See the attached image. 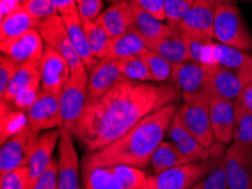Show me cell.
<instances>
[{
    "label": "cell",
    "instance_id": "obj_1",
    "mask_svg": "<svg viewBox=\"0 0 252 189\" xmlns=\"http://www.w3.org/2000/svg\"><path fill=\"white\" fill-rule=\"evenodd\" d=\"M181 91L172 83L125 79L87 103L76 126L74 137L86 153L112 144L148 114L167 106H177Z\"/></svg>",
    "mask_w": 252,
    "mask_h": 189
},
{
    "label": "cell",
    "instance_id": "obj_2",
    "mask_svg": "<svg viewBox=\"0 0 252 189\" xmlns=\"http://www.w3.org/2000/svg\"><path fill=\"white\" fill-rule=\"evenodd\" d=\"M177 110V106H167L148 114L112 144L96 152L85 153L82 167L110 168L130 165L139 169L146 168L151 163L153 154L166 136Z\"/></svg>",
    "mask_w": 252,
    "mask_h": 189
},
{
    "label": "cell",
    "instance_id": "obj_3",
    "mask_svg": "<svg viewBox=\"0 0 252 189\" xmlns=\"http://www.w3.org/2000/svg\"><path fill=\"white\" fill-rule=\"evenodd\" d=\"M214 38L220 44L249 50L252 37L239 7L232 0H223L216 9L214 22Z\"/></svg>",
    "mask_w": 252,
    "mask_h": 189
},
{
    "label": "cell",
    "instance_id": "obj_4",
    "mask_svg": "<svg viewBox=\"0 0 252 189\" xmlns=\"http://www.w3.org/2000/svg\"><path fill=\"white\" fill-rule=\"evenodd\" d=\"M170 83L181 91L185 103H207L211 99L208 73L205 65L189 61L173 65Z\"/></svg>",
    "mask_w": 252,
    "mask_h": 189
},
{
    "label": "cell",
    "instance_id": "obj_5",
    "mask_svg": "<svg viewBox=\"0 0 252 189\" xmlns=\"http://www.w3.org/2000/svg\"><path fill=\"white\" fill-rule=\"evenodd\" d=\"M89 73L70 75L59 95L61 123L59 128L66 129L74 137L76 126L86 106Z\"/></svg>",
    "mask_w": 252,
    "mask_h": 189
},
{
    "label": "cell",
    "instance_id": "obj_6",
    "mask_svg": "<svg viewBox=\"0 0 252 189\" xmlns=\"http://www.w3.org/2000/svg\"><path fill=\"white\" fill-rule=\"evenodd\" d=\"M40 133L28 122L21 132L3 143L0 151V175L28 167L39 141Z\"/></svg>",
    "mask_w": 252,
    "mask_h": 189
},
{
    "label": "cell",
    "instance_id": "obj_7",
    "mask_svg": "<svg viewBox=\"0 0 252 189\" xmlns=\"http://www.w3.org/2000/svg\"><path fill=\"white\" fill-rule=\"evenodd\" d=\"M37 30H39L45 43L51 45L67 60V63L70 66L71 75L89 73L83 63L82 58L79 57L78 52L76 51L75 47L71 43L61 15L57 14L55 16L42 21Z\"/></svg>",
    "mask_w": 252,
    "mask_h": 189
},
{
    "label": "cell",
    "instance_id": "obj_8",
    "mask_svg": "<svg viewBox=\"0 0 252 189\" xmlns=\"http://www.w3.org/2000/svg\"><path fill=\"white\" fill-rule=\"evenodd\" d=\"M211 156L198 163H188L147 177L140 189H192L208 171Z\"/></svg>",
    "mask_w": 252,
    "mask_h": 189
},
{
    "label": "cell",
    "instance_id": "obj_9",
    "mask_svg": "<svg viewBox=\"0 0 252 189\" xmlns=\"http://www.w3.org/2000/svg\"><path fill=\"white\" fill-rule=\"evenodd\" d=\"M223 0H196L177 28L190 37L214 41V22L217 7Z\"/></svg>",
    "mask_w": 252,
    "mask_h": 189
},
{
    "label": "cell",
    "instance_id": "obj_10",
    "mask_svg": "<svg viewBox=\"0 0 252 189\" xmlns=\"http://www.w3.org/2000/svg\"><path fill=\"white\" fill-rule=\"evenodd\" d=\"M228 189H252V145L233 141L226 149Z\"/></svg>",
    "mask_w": 252,
    "mask_h": 189
},
{
    "label": "cell",
    "instance_id": "obj_11",
    "mask_svg": "<svg viewBox=\"0 0 252 189\" xmlns=\"http://www.w3.org/2000/svg\"><path fill=\"white\" fill-rule=\"evenodd\" d=\"M208 73L211 96L234 101L242 94L252 77L227 69L220 65H205Z\"/></svg>",
    "mask_w": 252,
    "mask_h": 189
},
{
    "label": "cell",
    "instance_id": "obj_12",
    "mask_svg": "<svg viewBox=\"0 0 252 189\" xmlns=\"http://www.w3.org/2000/svg\"><path fill=\"white\" fill-rule=\"evenodd\" d=\"M177 114L186 128L204 148H212L216 141L213 132L211 113H209V102L183 103L178 108Z\"/></svg>",
    "mask_w": 252,
    "mask_h": 189
},
{
    "label": "cell",
    "instance_id": "obj_13",
    "mask_svg": "<svg viewBox=\"0 0 252 189\" xmlns=\"http://www.w3.org/2000/svg\"><path fill=\"white\" fill-rule=\"evenodd\" d=\"M40 74L42 90L60 94L69 79L71 71L67 60L51 45L45 43L40 59Z\"/></svg>",
    "mask_w": 252,
    "mask_h": 189
},
{
    "label": "cell",
    "instance_id": "obj_14",
    "mask_svg": "<svg viewBox=\"0 0 252 189\" xmlns=\"http://www.w3.org/2000/svg\"><path fill=\"white\" fill-rule=\"evenodd\" d=\"M60 129L58 157V189H82L79 184V159L66 129Z\"/></svg>",
    "mask_w": 252,
    "mask_h": 189
},
{
    "label": "cell",
    "instance_id": "obj_15",
    "mask_svg": "<svg viewBox=\"0 0 252 189\" xmlns=\"http://www.w3.org/2000/svg\"><path fill=\"white\" fill-rule=\"evenodd\" d=\"M59 95L41 90L39 96L26 111L28 122L39 132L55 129L60 127V103Z\"/></svg>",
    "mask_w": 252,
    "mask_h": 189
},
{
    "label": "cell",
    "instance_id": "obj_16",
    "mask_svg": "<svg viewBox=\"0 0 252 189\" xmlns=\"http://www.w3.org/2000/svg\"><path fill=\"white\" fill-rule=\"evenodd\" d=\"M43 42L39 30L33 29L21 36L1 41L0 49L3 55L11 57L21 64L29 60L40 61L45 45Z\"/></svg>",
    "mask_w": 252,
    "mask_h": 189
},
{
    "label": "cell",
    "instance_id": "obj_17",
    "mask_svg": "<svg viewBox=\"0 0 252 189\" xmlns=\"http://www.w3.org/2000/svg\"><path fill=\"white\" fill-rule=\"evenodd\" d=\"M128 79L121 74L117 63L111 59H103L90 72L87 83L86 104L96 101L121 80Z\"/></svg>",
    "mask_w": 252,
    "mask_h": 189
},
{
    "label": "cell",
    "instance_id": "obj_18",
    "mask_svg": "<svg viewBox=\"0 0 252 189\" xmlns=\"http://www.w3.org/2000/svg\"><path fill=\"white\" fill-rule=\"evenodd\" d=\"M166 136L191 163L204 162L211 156V150L204 148L194 138L193 135L181 122L177 113H175L169 129H167Z\"/></svg>",
    "mask_w": 252,
    "mask_h": 189
},
{
    "label": "cell",
    "instance_id": "obj_19",
    "mask_svg": "<svg viewBox=\"0 0 252 189\" xmlns=\"http://www.w3.org/2000/svg\"><path fill=\"white\" fill-rule=\"evenodd\" d=\"M209 113L215 141L224 145H230L233 142L234 101L211 96Z\"/></svg>",
    "mask_w": 252,
    "mask_h": 189
},
{
    "label": "cell",
    "instance_id": "obj_20",
    "mask_svg": "<svg viewBox=\"0 0 252 189\" xmlns=\"http://www.w3.org/2000/svg\"><path fill=\"white\" fill-rule=\"evenodd\" d=\"M95 22L111 38L127 32L133 25L131 0H119L113 3Z\"/></svg>",
    "mask_w": 252,
    "mask_h": 189
},
{
    "label": "cell",
    "instance_id": "obj_21",
    "mask_svg": "<svg viewBox=\"0 0 252 189\" xmlns=\"http://www.w3.org/2000/svg\"><path fill=\"white\" fill-rule=\"evenodd\" d=\"M211 165L206 175L192 189H228L226 173V149L215 142L211 149Z\"/></svg>",
    "mask_w": 252,
    "mask_h": 189
},
{
    "label": "cell",
    "instance_id": "obj_22",
    "mask_svg": "<svg viewBox=\"0 0 252 189\" xmlns=\"http://www.w3.org/2000/svg\"><path fill=\"white\" fill-rule=\"evenodd\" d=\"M131 8L133 13L132 28L143 38L146 47L170 36L172 28L169 24H164L162 21L141 9L133 1H131Z\"/></svg>",
    "mask_w": 252,
    "mask_h": 189
},
{
    "label": "cell",
    "instance_id": "obj_23",
    "mask_svg": "<svg viewBox=\"0 0 252 189\" xmlns=\"http://www.w3.org/2000/svg\"><path fill=\"white\" fill-rule=\"evenodd\" d=\"M60 129L47 130L40 135L39 141L35 146V150L32 154V157L28 164L30 177L33 185L35 184L36 179L43 173L48 165L52 161L53 151H55L57 143L59 142Z\"/></svg>",
    "mask_w": 252,
    "mask_h": 189
},
{
    "label": "cell",
    "instance_id": "obj_24",
    "mask_svg": "<svg viewBox=\"0 0 252 189\" xmlns=\"http://www.w3.org/2000/svg\"><path fill=\"white\" fill-rule=\"evenodd\" d=\"M63 17V21L66 26L67 33L70 38V41L72 45H74L76 51L78 52L79 57L82 58L84 65L89 73L93 69L98 61L96 58L93 56L91 51L89 41H87L85 29H84V21L79 15L78 11L72 13L69 15H64Z\"/></svg>",
    "mask_w": 252,
    "mask_h": 189
},
{
    "label": "cell",
    "instance_id": "obj_25",
    "mask_svg": "<svg viewBox=\"0 0 252 189\" xmlns=\"http://www.w3.org/2000/svg\"><path fill=\"white\" fill-rule=\"evenodd\" d=\"M147 48L158 52V55H161L173 65L186 64L191 61L186 42L183 40L180 31L177 28H172L170 36L158 42H154Z\"/></svg>",
    "mask_w": 252,
    "mask_h": 189
},
{
    "label": "cell",
    "instance_id": "obj_26",
    "mask_svg": "<svg viewBox=\"0 0 252 189\" xmlns=\"http://www.w3.org/2000/svg\"><path fill=\"white\" fill-rule=\"evenodd\" d=\"M215 61L220 66L252 77V56L243 50L216 43Z\"/></svg>",
    "mask_w": 252,
    "mask_h": 189
},
{
    "label": "cell",
    "instance_id": "obj_27",
    "mask_svg": "<svg viewBox=\"0 0 252 189\" xmlns=\"http://www.w3.org/2000/svg\"><path fill=\"white\" fill-rule=\"evenodd\" d=\"M145 48L146 45L143 38L131 28L124 34L111 38L108 59L120 60L131 56H138Z\"/></svg>",
    "mask_w": 252,
    "mask_h": 189
},
{
    "label": "cell",
    "instance_id": "obj_28",
    "mask_svg": "<svg viewBox=\"0 0 252 189\" xmlns=\"http://www.w3.org/2000/svg\"><path fill=\"white\" fill-rule=\"evenodd\" d=\"M188 163H191V162L183 155L173 143L167 141H163L161 143V145L153 154L151 160L152 170L154 175Z\"/></svg>",
    "mask_w": 252,
    "mask_h": 189
},
{
    "label": "cell",
    "instance_id": "obj_29",
    "mask_svg": "<svg viewBox=\"0 0 252 189\" xmlns=\"http://www.w3.org/2000/svg\"><path fill=\"white\" fill-rule=\"evenodd\" d=\"M40 61L29 60L22 63L8 87H7L5 94L1 98V101L11 103L22 90H24L33 80L40 78Z\"/></svg>",
    "mask_w": 252,
    "mask_h": 189
},
{
    "label": "cell",
    "instance_id": "obj_30",
    "mask_svg": "<svg viewBox=\"0 0 252 189\" xmlns=\"http://www.w3.org/2000/svg\"><path fill=\"white\" fill-rule=\"evenodd\" d=\"M40 21L33 18L24 8L15 11L9 16L1 19V25H0V38L1 41L6 38H10L21 34L28 32L30 30L37 29L40 25Z\"/></svg>",
    "mask_w": 252,
    "mask_h": 189
},
{
    "label": "cell",
    "instance_id": "obj_31",
    "mask_svg": "<svg viewBox=\"0 0 252 189\" xmlns=\"http://www.w3.org/2000/svg\"><path fill=\"white\" fill-rule=\"evenodd\" d=\"M138 57L146 65L153 83H170L173 73V64L147 47L139 53Z\"/></svg>",
    "mask_w": 252,
    "mask_h": 189
},
{
    "label": "cell",
    "instance_id": "obj_32",
    "mask_svg": "<svg viewBox=\"0 0 252 189\" xmlns=\"http://www.w3.org/2000/svg\"><path fill=\"white\" fill-rule=\"evenodd\" d=\"M233 141L252 145V111L242 102L240 96L234 100Z\"/></svg>",
    "mask_w": 252,
    "mask_h": 189
},
{
    "label": "cell",
    "instance_id": "obj_33",
    "mask_svg": "<svg viewBox=\"0 0 252 189\" xmlns=\"http://www.w3.org/2000/svg\"><path fill=\"white\" fill-rule=\"evenodd\" d=\"M85 189H125L110 168L82 167Z\"/></svg>",
    "mask_w": 252,
    "mask_h": 189
},
{
    "label": "cell",
    "instance_id": "obj_34",
    "mask_svg": "<svg viewBox=\"0 0 252 189\" xmlns=\"http://www.w3.org/2000/svg\"><path fill=\"white\" fill-rule=\"evenodd\" d=\"M84 29L93 56L97 60L108 59L112 38L96 22H84Z\"/></svg>",
    "mask_w": 252,
    "mask_h": 189
},
{
    "label": "cell",
    "instance_id": "obj_35",
    "mask_svg": "<svg viewBox=\"0 0 252 189\" xmlns=\"http://www.w3.org/2000/svg\"><path fill=\"white\" fill-rule=\"evenodd\" d=\"M119 67L121 74L126 78L136 82H153L152 76L146 65L138 56H131L125 59L114 60Z\"/></svg>",
    "mask_w": 252,
    "mask_h": 189
},
{
    "label": "cell",
    "instance_id": "obj_36",
    "mask_svg": "<svg viewBox=\"0 0 252 189\" xmlns=\"http://www.w3.org/2000/svg\"><path fill=\"white\" fill-rule=\"evenodd\" d=\"M110 169L125 189H140L147 178L141 169L130 165H116Z\"/></svg>",
    "mask_w": 252,
    "mask_h": 189
},
{
    "label": "cell",
    "instance_id": "obj_37",
    "mask_svg": "<svg viewBox=\"0 0 252 189\" xmlns=\"http://www.w3.org/2000/svg\"><path fill=\"white\" fill-rule=\"evenodd\" d=\"M28 115L21 110H11L8 114L1 117V145L13 135L26 127Z\"/></svg>",
    "mask_w": 252,
    "mask_h": 189
},
{
    "label": "cell",
    "instance_id": "obj_38",
    "mask_svg": "<svg viewBox=\"0 0 252 189\" xmlns=\"http://www.w3.org/2000/svg\"><path fill=\"white\" fill-rule=\"evenodd\" d=\"M0 189H33L28 167L0 175Z\"/></svg>",
    "mask_w": 252,
    "mask_h": 189
},
{
    "label": "cell",
    "instance_id": "obj_39",
    "mask_svg": "<svg viewBox=\"0 0 252 189\" xmlns=\"http://www.w3.org/2000/svg\"><path fill=\"white\" fill-rule=\"evenodd\" d=\"M196 0H164L166 21L172 28H177L186 17Z\"/></svg>",
    "mask_w": 252,
    "mask_h": 189
},
{
    "label": "cell",
    "instance_id": "obj_40",
    "mask_svg": "<svg viewBox=\"0 0 252 189\" xmlns=\"http://www.w3.org/2000/svg\"><path fill=\"white\" fill-rule=\"evenodd\" d=\"M23 8L33 18L40 22L58 14V10L53 5L52 0H26L23 3Z\"/></svg>",
    "mask_w": 252,
    "mask_h": 189
},
{
    "label": "cell",
    "instance_id": "obj_41",
    "mask_svg": "<svg viewBox=\"0 0 252 189\" xmlns=\"http://www.w3.org/2000/svg\"><path fill=\"white\" fill-rule=\"evenodd\" d=\"M41 90L42 86L40 77V78L33 80V82L31 83L30 85L26 86L24 90H22L11 103H13V106L16 108L17 110L26 113V111L31 108V106L34 103V101H35L37 96H39Z\"/></svg>",
    "mask_w": 252,
    "mask_h": 189
},
{
    "label": "cell",
    "instance_id": "obj_42",
    "mask_svg": "<svg viewBox=\"0 0 252 189\" xmlns=\"http://www.w3.org/2000/svg\"><path fill=\"white\" fill-rule=\"evenodd\" d=\"M21 66V63L13 58L1 55L0 57V98H2L7 90V87L13 79V77L16 74L18 68Z\"/></svg>",
    "mask_w": 252,
    "mask_h": 189
},
{
    "label": "cell",
    "instance_id": "obj_43",
    "mask_svg": "<svg viewBox=\"0 0 252 189\" xmlns=\"http://www.w3.org/2000/svg\"><path fill=\"white\" fill-rule=\"evenodd\" d=\"M58 161L52 159L43 173L36 179L33 189H58Z\"/></svg>",
    "mask_w": 252,
    "mask_h": 189
},
{
    "label": "cell",
    "instance_id": "obj_44",
    "mask_svg": "<svg viewBox=\"0 0 252 189\" xmlns=\"http://www.w3.org/2000/svg\"><path fill=\"white\" fill-rule=\"evenodd\" d=\"M103 0H77V10L84 22H95L102 14Z\"/></svg>",
    "mask_w": 252,
    "mask_h": 189
},
{
    "label": "cell",
    "instance_id": "obj_45",
    "mask_svg": "<svg viewBox=\"0 0 252 189\" xmlns=\"http://www.w3.org/2000/svg\"><path fill=\"white\" fill-rule=\"evenodd\" d=\"M141 9L147 11L159 21L166 19L165 9H164V0H131Z\"/></svg>",
    "mask_w": 252,
    "mask_h": 189
},
{
    "label": "cell",
    "instance_id": "obj_46",
    "mask_svg": "<svg viewBox=\"0 0 252 189\" xmlns=\"http://www.w3.org/2000/svg\"><path fill=\"white\" fill-rule=\"evenodd\" d=\"M53 5L61 16L76 13L77 10V0H52Z\"/></svg>",
    "mask_w": 252,
    "mask_h": 189
},
{
    "label": "cell",
    "instance_id": "obj_47",
    "mask_svg": "<svg viewBox=\"0 0 252 189\" xmlns=\"http://www.w3.org/2000/svg\"><path fill=\"white\" fill-rule=\"evenodd\" d=\"M0 7H1L0 17L2 19L15 13V11L20 10L23 6L20 2H17L16 0H0Z\"/></svg>",
    "mask_w": 252,
    "mask_h": 189
},
{
    "label": "cell",
    "instance_id": "obj_48",
    "mask_svg": "<svg viewBox=\"0 0 252 189\" xmlns=\"http://www.w3.org/2000/svg\"><path fill=\"white\" fill-rule=\"evenodd\" d=\"M240 98H241L242 102L252 111V80L249 85L244 88V91L242 92V94L240 95Z\"/></svg>",
    "mask_w": 252,
    "mask_h": 189
},
{
    "label": "cell",
    "instance_id": "obj_49",
    "mask_svg": "<svg viewBox=\"0 0 252 189\" xmlns=\"http://www.w3.org/2000/svg\"><path fill=\"white\" fill-rule=\"evenodd\" d=\"M104 1H106L108 3H111V5H113V3H116L119 1V0H104Z\"/></svg>",
    "mask_w": 252,
    "mask_h": 189
},
{
    "label": "cell",
    "instance_id": "obj_50",
    "mask_svg": "<svg viewBox=\"0 0 252 189\" xmlns=\"http://www.w3.org/2000/svg\"><path fill=\"white\" fill-rule=\"evenodd\" d=\"M243 1H252V0H243Z\"/></svg>",
    "mask_w": 252,
    "mask_h": 189
},
{
    "label": "cell",
    "instance_id": "obj_51",
    "mask_svg": "<svg viewBox=\"0 0 252 189\" xmlns=\"http://www.w3.org/2000/svg\"><path fill=\"white\" fill-rule=\"evenodd\" d=\"M251 50H252V41H251V48H250Z\"/></svg>",
    "mask_w": 252,
    "mask_h": 189
},
{
    "label": "cell",
    "instance_id": "obj_52",
    "mask_svg": "<svg viewBox=\"0 0 252 189\" xmlns=\"http://www.w3.org/2000/svg\"><path fill=\"white\" fill-rule=\"evenodd\" d=\"M82 189H85V188H82Z\"/></svg>",
    "mask_w": 252,
    "mask_h": 189
},
{
    "label": "cell",
    "instance_id": "obj_53",
    "mask_svg": "<svg viewBox=\"0 0 252 189\" xmlns=\"http://www.w3.org/2000/svg\"><path fill=\"white\" fill-rule=\"evenodd\" d=\"M25 1H26V0H25ZM25 1H24V2H25Z\"/></svg>",
    "mask_w": 252,
    "mask_h": 189
}]
</instances>
